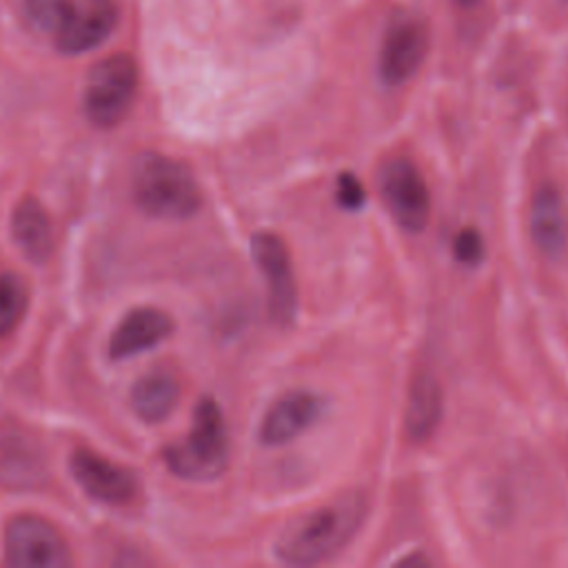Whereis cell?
Segmentation results:
<instances>
[{
  "instance_id": "cell-18",
  "label": "cell",
  "mask_w": 568,
  "mask_h": 568,
  "mask_svg": "<svg viewBox=\"0 0 568 568\" xmlns=\"http://www.w3.org/2000/svg\"><path fill=\"white\" fill-rule=\"evenodd\" d=\"M78 0H22L24 13L33 27L55 36L71 18Z\"/></svg>"
},
{
  "instance_id": "cell-5",
  "label": "cell",
  "mask_w": 568,
  "mask_h": 568,
  "mask_svg": "<svg viewBox=\"0 0 568 568\" xmlns=\"http://www.w3.org/2000/svg\"><path fill=\"white\" fill-rule=\"evenodd\" d=\"M379 195L395 220L408 233H419L430 220V191L422 171L406 158H393L379 169Z\"/></svg>"
},
{
  "instance_id": "cell-4",
  "label": "cell",
  "mask_w": 568,
  "mask_h": 568,
  "mask_svg": "<svg viewBox=\"0 0 568 568\" xmlns=\"http://www.w3.org/2000/svg\"><path fill=\"white\" fill-rule=\"evenodd\" d=\"M138 78V64L126 53H113L95 62L82 93L87 118L102 129L120 124L135 100Z\"/></svg>"
},
{
  "instance_id": "cell-20",
  "label": "cell",
  "mask_w": 568,
  "mask_h": 568,
  "mask_svg": "<svg viewBox=\"0 0 568 568\" xmlns=\"http://www.w3.org/2000/svg\"><path fill=\"white\" fill-rule=\"evenodd\" d=\"M337 202L348 211H359L366 202V191L353 173H342L337 178Z\"/></svg>"
},
{
  "instance_id": "cell-17",
  "label": "cell",
  "mask_w": 568,
  "mask_h": 568,
  "mask_svg": "<svg viewBox=\"0 0 568 568\" xmlns=\"http://www.w3.org/2000/svg\"><path fill=\"white\" fill-rule=\"evenodd\" d=\"M29 306V291L20 275L0 273V337H9L22 322Z\"/></svg>"
},
{
  "instance_id": "cell-11",
  "label": "cell",
  "mask_w": 568,
  "mask_h": 568,
  "mask_svg": "<svg viewBox=\"0 0 568 568\" xmlns=\"http://www.w3.org/2000/svg\"><path fill=\"white\" fill-rule=\"evenodd\" d=\"M324 402L311 390L284 393L264 415L260 439L266 446H282L308 430L322 415Z\"/></svg>"
},
{
  "instance_id": "cell-2",
  "label": "cell",
  "mask_w": 568,
  "mask_h": 568,
  "mask_svg": "<svg viewBox=\"0 0 568 568\" xmlns=\"http://www.w3.org/2000/svg\"><path fill=\"white\" fill-rule=\"evenodd\" d=\"M131 189L138 206L160 220L191 217L202 202L191 169L164 153L138 155L131 173Z\"/></svg>"
},
{
  "instance_id": "cell-1",
  "label": "cell",
  "mask_w": 568,
  "mask_h": 568,
  "mask_svg": "<svg viewBox=\"0 0 568 568\" xmlns=\"http://www.w3.org/2000/svg\"><path fill=\"white\" fill-rule=\"evenodd\" d=\"M366 513L362 495H342L335 501L295 519L275 541L273 552L286 566H315L339 552L359 530Z\"/></svg>"
},
{
  "instance_id": "cell-7",
  "label": "cell",
  "mask_w": 568,
  "mask_h": 568,
  "mask_svg": "<svg viewBox=\"0 0 568 568\" xmlns=\"http://www.w3.org/2000/svg\"><path fill=\"white\" fill-rule=\"evenodd\" d=\"M251 253L266 280L271 320L280 326L293 324L297 315V288L286 244L275 233L257 231L251 237Z\"/></svg>"
},
{
  "instance_id": "cell-19",
  "label": "cell",
  "mask_w": 568,
  "mask_h": 568,
  "mask_svg": "<svg viewBox=\"0 0 568 568\" xmlns=\"http://www.w3.org/2000/svg\"><path fill=\"white\" fill-rule=\"evenodd\" d=\"M453 253L457 257V262L462 264H468V266H475L481 262L486 248H484V237L475 231V229H462L457 235H455V242H453Z\"/></svg>"
},
{
  "instance_id": "cell-8",
  "label": "cell",
  "mask_w": 568,
  "mask_h": 568,
  "mask_svg": "<svg viewBox=\"0 0 568 568\" xmlns=\"http://www.w3.org/2000/svg\"><path fill=\"white\" fill-rule=\"evenodd\" d=\"M428 51V29L410 13H399L388 24L379 47V78L388 87L404 84L422 67Z\"/></svg>"
},
{
  "instance_id": "cell-21",
  "label": "cell",
  "mask_w": 568,
  "mask_h": 568,
  "mask_svg": "<svg viewBox=\"0 0 568 568\" xmlns=\"http://www.w3.org/2000/svg\"><path fill=\"white\" fill-rule=\"evenodd\" d=\"M457 2H459V4H464V7H468V4H475L477 0H457Z\"/></svg>"
},
{
  "instance_id": "cell-15",
  "label": "cell",
  "mask_w": 568,
  "mask_h": 568,
  "mask_svg": "<svg viewBox=\"0 0 568 568\" xmlns=\"http://www.w3.org/2000/svg\"><path fill=\"white\" fill-rule=\"evenodd\" d=\"M178 399V379L162 371L146 373L131 388V408L146 424H158L166 419L173 413Z\"/></svg>"
},
{
  "instance_id": "cell-3",
  "label": "cell",
  "mask_w": 568,
  "mask_h": 568,
  "mask_svg": "<svg viewBox=\"0 0 568 568\" xmlns=\"http://www.w3.org/2000/svg\"><path fill=\"white\" fill-rule=\"evenodd\" d=\"M166 466L182 479L209 481L224 473L229 462V435L222 408L204 397L193 410V424L182 442L164 450Z\"/></svg>"
},
{
  "instance_id": "cell-9",
  "label": "cell",
  "mask_w": 568,
  "mask_h": 568,
  "mask_svg": "<svg viewBox=\"0 0 568 568\" xmlns=\"http://www.w3.org/2000/svg\"><path fill=\"white\" fill-rule=\"evenodd\" d=\"M69 468L80 488L98 501L122 506L138 493L135 475L129 468L102 457L91 448H75L71 453Z\"/></svg>"
},
{
  "instance_id": "cell-16",
  "label": "cell",
  "mask_w": 568,
  "mask_h": 568,
  "mask_svg": "<svg viewBox=\"0 0 568 568\" xmlns=\"http://www.w3.org/2000/svg\"><path fill=\"white\" fill-rule=\"evenodd\" d=\"M442 415V393L437 382L422 373L415 377L410 393H408V404H406V428L408 435L415 442H424L433 435L437 428Z\"/></svg>"
},
{
  "instance_id": "cell-6",
  "label": "cell",
  "mask_w": 568,
  "mask_h": 568,
  "mask_svg": "<svg viewBox=\"0 0 568 568\" xmlns=\"http://www.w3.org/2000/svg\"><path fill=\"white\" fill-rule=\"evenodd\" d=\"M4 555L18 568H64L69 546L53 524L38 515H16L4 528Z\"/></svg>"
},
{
  "instance_id": "cell-14",
  "label": "cell",
  "mask_w": 568,
  "mask_h": 568,
  "mask_svg": "<svg viewBox=\"0 0 568 568\" xmlns=\"http://www.w3.org/2000/svg\"><path fill=\"white\" fill-rule=\"evenodd\" d=\"M11 235L29 262L42 264L49 260L53 251V229L49 213L36 197L27 195L16 204L11 215Z\"/></svg>"
},
{
  "instance_id": "cell-12",
  "label": "cell",
  "mask_w": 568,
  "mask_h": 568,
  "mask_svg": "<svg viewBox=\"0 0 568 568\" xmlns=\"http://www.w3.org/2000/svg\"><path fill=\"white\" fill-rule=\"evenodd\" d=\"M528 229L535 246L546 257L557 260L568 251V206L557 186L544 184L535 191Z\"/></svg>"
},
{
  "instance_id": "cell-13",
  "label": "cell",
  "mask_w": 568,
  "mask_h": 568,
  "mask_svg": "<svg viewBox=\"0 0 568 568\" xmlns=\"http://www.w3.org/2000/svg\"><path fill=\"white\" fill-rule=\"evenodd\" d=\"M173 331V320L153 306L129 311L109 337L111 359H129L142 351L158 346Z\"/></svg>"
},
{
  "instance_id": "cell-10",
  "label": "cell",
  "mask_w": 568,
  "mask_h": 568,
  "mask_svg": "<svg viewBox=\"0 0 568 568\" xmlns=\"http://www.w3.org/2000/svg\"><path fill=\"white\" fill-rule=\"evenodd\" d=\"M118 22V7L113 0H78L67 24L53 36L62 53H84L100 47Z\"/></svg>"
}]
</instances>
